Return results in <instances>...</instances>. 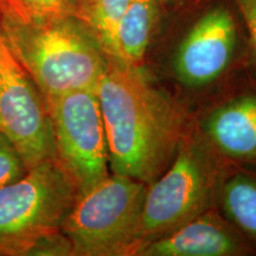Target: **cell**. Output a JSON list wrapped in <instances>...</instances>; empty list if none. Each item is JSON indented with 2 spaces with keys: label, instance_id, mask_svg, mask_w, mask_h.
<instances>
[{
  "label": "cell",
  "instance_id": "15",
  "mask_svg": "<svg viewBox=\"0 0 256 256\" xmlns=\"http://www.w3.org/2000/svg\"><path fill=\"white\" fill-rule=\"evenodd\" d=\"M28 170L18 152L0 133V188L25 174Z\"/></svg>",
  "mask_w": 256,
  "mask_h": 256
},
{
  "label": "cell",
  "instance_id": "1",
  "mask_svg": "<svg viewBox=\"0 0 256 256\" xmlns=\"http://www.w3.org/2000/svg\"><path fill=\"white\" fill-rule=\"evenodd\" d=\"M113 174L152 183L183 142V115L140 66L110 60L95 88Z\"/></svg>",
  "mask_w": 256,
  "mask_h": 256
},
{
  "label": "cell",
  "instance_id": "2",
  "mask_svg": "<svg viewBox=\"0 0 256 256\" xmlns=\"http://www.w3.org/2000/svg\"><path fill=\"white\" fill-rule=\"evenodd\" d=\"M0 31L44 98L95 89L110 58L75 16L22 20L0 14Z\"/></svg>",
  "mask_w": 256,
  "mask_h": 256
},
{
  "label": "cell",
  "instance_id": "4",
  "mask_svg": "<svg viewBox=\"0 0 256 256\" xmlns=\"http://www.w3.org/2000/svg\"><path fill=\"white\" fill-rule=\"evenodd\" d=\"M147 184L113 174L78 194L62 232L74 255L136 254Z\"/></svg>",
  "mask_w": 256,
  "mask_h": 256
},
{
  "label": "cell",
  "instance_id": "3",
  "mask_svg": "<svg viewBox=\"0 0 256 256\" xmlns=\"http://www.w3.org/2000/svg\"><path fill=\"white\" fill-rule=\"evenodd\" d=\"M80 194L58 158L44 160L0 188V255H28L34 242L60 232Z\"/></svg>",
  "mask_w": 256,
  "mask_h": 256
},
{
  "label": "cell",
  "instance_id": "6",
  "mask_svg": "<svg viewBox=\"0 0 256 256\" xmlns=\"http://www.w3.org/2000/svg\"><path fill=\"white\" fill-rule=\"evenodd\" d=\"M57 158L78 185L80 194L108 176L104 124L95 89L46 98Z\"/></svg>",
  "mask_w": 256,
  "mask_h": 256
},
{
  "label": "cell",
  "instance_id": "10",
  "mask_svg": "<svg viewBox=\"0 0 256 256\" xmlns=\"http://www.w3.org/2000/svg\"><path fill=\"white\" fill-rule=\"evenodd\" d=\"M204 130L212 145L236 159H256V96L244 95L211 113Z\"/></svg>",
  "mask_w": 256,
  "mask_h": 256
},
{
  "label": "cell",
  "instance_id": "13",
  "mask_svg": "<svg viewBox=\"0 0 256 256\" xmlns=\"http://www.w3.org/2000/svg\"><path fill=\"white\" fill-rule=\"evenodd\" d=\"M222 203L230 220L256 238V182L236 176L224 184Z\"/></svg>",
  "mask_w": 256,
  "mask_h": 256
},
{
  "label": "cell",
  "instance_id": "9",
  "mask_svg": "<svg viewBox=\"0 0 256 256\" xmlns=\"http://www.w3.org/2000/svg\"><path fill=\"white\" fill-rule=\"evenodd\" d=\"M242 252L238 238L215 215L194 217L183 226L145 243L136 255L229 256Z\"/></svg>",
  "mask_w": 256,
  "mask_h": 256
},
{
  "label": "cell",
  "instance_id": "11",
  "mask_svg": "<svg viewBox=\"0 0 256 256\" xmlns=\"http://www.w3.org/2000/svg\"><path fill=\"white\" fill-rule=\"evenodd\" d=\"M162 0H130L118 30V58L142 66L150 46Z\"/></svg>",
  "mask_w": 256,
  "mask_h": 256
},
{
  "label": "cell",
  "instance_id": "16",
  "mask_svg": "<svg viewBox=\"0 0 256 256\" xmlns=\"http://www.w3.org/2000/svg\"><path fill=\"white\" fill-rule=\"evenodd\" d=\"M248 28L252 46L256 50V0H234Z\"/></svg>",
  "mask_w": 256,
  "mask_h": 256
},
{
  "label": "cell",
  "instance_id": "12",
  "mask_svg": "<svg viewBox=\"0 0 256 256\" xmlns=\"http://www.w3.org/2000/svg\"><path fill=\"white\" fill-rule=\"evenodd\" d=\"M130 0H76L74 16L95 34L110 60L118 58V30Z\"/></svg>",
  "mask_w": 256,
  "mask_h": 256
},
{
  "label": "cell",
  "instance_id": "14",
  "mask_svg": "<svg viewBox=\"0 0 256 256\" xmlns=\"http://www.w3.org/2000/svg\"><path fill=\"white\" fill-rule=\"evenodd\" d=\"M76 0H0V14L22 20L74 16Z\"/></svg>",
  "mask_w": 256,
  "mask_h": 256
},
{
  "label": "cell",
  "instance_id": "7",
  "mask_svg": "<svg viewBox=\"0 0 256 256\" xmlns=\"http://www.w3.org/2000/svg\"><path fill=\"white\" fill-rule=\"evenodd\" d=\"M0 133L11 142L26 170L57 158L46 102L16 58L0 31Z\"/></svg>",
  "mask_w": 256,
  "mask_h": 256
},
{
  "label": "cell",
  "instance_id": "5",
  "mask_svg": "<svg viewBox=\"0 0 256 256\" xmlns=\"http://www.w3.org/2000/svg\"><path fill=\"white\" fill-rule=\"evenodd\" d=\"M216 184V164L206 145L182 142L168 168L146 188L139 248L204 214Z\"/></svg>",
  "mask_w": 256,
  "mask_h": 256
},
{
  "label": "cell",
  "instance_id": "8",
  "mask_svg": "<svg viewBox=\"0 0 256 256\" xmlns=\"http://www.w3.org/2000/svg\"><path fill=\"white\" fill-rule=\"evenodd\" d=\"M236 25L226 8H215L196 22L178 46L174 74L188 87H203L218 78L232 62Z\"/></svg>",
  "mask_w": 256,
  "mask_h": 256
}]
</instances>
